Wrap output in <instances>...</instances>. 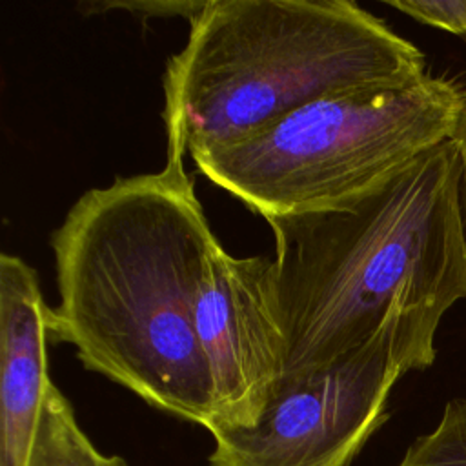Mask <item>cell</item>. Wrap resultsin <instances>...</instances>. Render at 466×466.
Masks as SVG:
<instances>
[{"instance_id":"1","label":"cell","mask_w":466,"mask_h":466,"mask_svg":"<svg viewBox=\"0 0 466 466\" xmlns=\"http://www.w3.org/2000/svg\"><path fill=\"white\" fill-rule=\"evenodd\" d=\"M209 229L184 158L86 191L51 235L58 304L53 342L149 406L215 424V390L195 329Z\"/></svg>"},{"instance_id":"2","label":"cell","mask_w":466,"mask_h":466,"mask_svg":"<svg viewBox=\"0 0 466 466\" xmlns=\"http://www.w3.org/2000/svg\"><path fill=\"white\" fill-rule=\"evenodd\" d=\"M284 371L322 368L399 326L435 350L466 299L462 164L453 138L333 206L268 218Z\"/></svg>"},{"instance_id":"3","label":"cell","mask_w":466,"mask_h":466,"mask_svg":"<svg viewBox=\"0 0 466 466\" xmlns=\"http://www.w3.org/2000/svg\"><path fill=\"white\" fill-rule=\"evenodd\" d=\"M164 75L166 157L244 140L319 98L400 89L422 51L351 0H206Z\"/></svg>"},{"instance_id":"4","label":"cell","mask_w":466,"mask_h":466,"mask_svg":"<svg viewBox=\"0 0 466 466\" xmlns=\"http://www.w3.org/2000/svg\"><path fill=\"white\" fill-rule=\"evenodd\" d=\"M466 89L426 76L309 102L255 135L198 153L197 169L266 220L355 197L455 137Z\"/></svg>"},{"instance_id":"5","label":"cell","mask_w":466,"mask_h":466,"mask_svg":"<svg viewBox=\"0 0 466 466\" xmlns=\"http://www.w3.org/2000/svg\"><path fill=\"white\" fill-rule=\"evenodd\" d=\"M435 350L386 328L328 366L282 375L258 420L213 435L211 466H350L388 419L395 382Z\"/></svg>"},{"instance_id":"6","label":"cell","mask_w":466,"mask_h":466,"mask_svg":"<svg viewBox=\"0 0 466 466\" xmlns=\"http://www.w3.org/2000/svg\"><path fill=\"white\" fill-rule=\"evenodd\" d=\"M195 329L215 390L209 433L253 426L284 371L273 258H238L215 244L198 284Z\"/></svg>"},{"instance_id":"7","label":"cell","mask_w":466,"mask_h":466,"mask_svg":"<svg viewBox=\"0 0 466 466\" xmlns=\"http://www.w3.org/2000/svg\"><path fill=\"white\" fill-rule=\"evenodd\" d=\"M47 308L33 268L20 257H0V466H27L47 375Z\"/></svg>"},{"instance_id":"8","label":"cell","mask_w":466,"mask_h":466,"mask_svg":"<svg viewBox=\"0 0 466 466\" xmlns=\"http://www.w3.org/2000/svg\"><path fill=\"white\" fill-rule=\"evenodd\" d=\"M27 466H127L118 455L95 448L76 422L73 406L51 384Z\"/></svg>"},{"instance_id":"9","label":"cell","mask_w":466,"mask_h":466,"mask_svg":"<svg viewBox=\"0 0 466 466\" xmlns=\"http://www.w3.org/2000/svg\"><path fill=\"white\" fill-rule=\"evenodd\" d=\"M397 466H466V399L450 400L439 424L419 437Z\"/></svg>"},{"instance_id":"10","label":"cell","mask_w":466,"mask_h":466,"mask_svg":"<svg viewBox=\"0 0 466 466\" xmlns=\"http://www.w3.org/2000/svg\"><path fill=\"white\" fill-rule=\"evenodd\" d=\"M204 2H169V0H127V2H98L93 5V9L104 11V9H126L131 11L135 15H138L140 18H151V16H184L187 20H191L202 7Z\"/></svg>"},{"instance_id":"11","label":"cell","mask_w":466,"mask_h":466,"mask_svg":"<svg viewBox=\"0 0 466 466\" xmlns=\"http://www.w3.org/2000/svg\"><path fill=\"white\" fill-rule=\"evenodd\" d=\"M459 155H461V164H462V211H464V229H466V111L459 122V127L453 137Z\"/></svg>"}]
</instances>
